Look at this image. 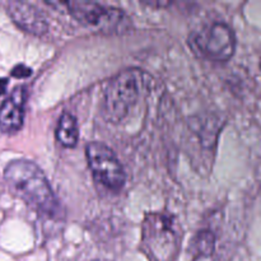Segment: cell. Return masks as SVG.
Returning <instances> with one entry per match:
<instances>
[{
  "mask_svg": "<svg viewBox=\"0 0 261 261\" xmlns=\"http://www.w3.org/2000/svg\"><path fill=\"white\" fill-rule=\"evenodd\" d=\"M214 246H216V236L213 232L208 229H201L191 240L189 252L193 255L194 259L208 257L214 252Z\"/></svg>",
  "mask_w": 261,
  "mask_h": 261,
  "instance_id": "10",
  "label": "cell"
},
{
  "mask_svg": "<svg viewBox=\"0 0 261 261\" xmlns=\"http://www.w3.org/2000/svg\"><path fill=\"white\" fill-rule=\"evenodd\" d=\"M8 84H9V81L7 78H0V96L7 92Z\"/></svg>",
  "mask_w": 261,
  "mask_h": 261,
  "instance_id": "12",
  "label": "cell"
},
{
  "mask_svg": "<svg viewBox=\"0 0 261 261\" xmlns=\"http://www.w3.org/2000/svg\"><path fill=\"white\" fill-rule=\"evenodd\" d=\"M27 101V88L18 86L0 105V132L14 134L19 132L24 121V109Z\"/></svg>",
  "mask_w": 261,
  "mask_h": 261,
  "instance_id": "7",
  "label": "cell"
},
{
  "mask_svg": "<svg viewBox=\"0 0 261 261\" xmlns=\"http://www.w3.org/2000/svg\"><path fill=\"white\" fill-rule=\"evenodd\" d=\"M92 261H110V260H106V259H96V260H92Z\"/></svg>",
  "mask_w": 261,
  "mask_h": 261,
  "instance_id": "13",
  "label": "cell"
},
{
  "mask_svg": "<svg viewBox=\"0 0 261 261\" xmlns=\"http://www.w3.org/2000/svg\"><path fill=\"white\" fill-rule=\"evenodd\" d=\"M10 74L17 79H24L28 78V76L32 74V69L25 66L24 64H18V65H15L14 68L12 69Z\"/></svg>",
  "mask_w": 261,
  "mask_h": 261,
  "instance_id": "11",
  "label": "cell"
},
{
  "mask_svg": "<svg viewBox=\"0 0 261 261\" xmlns=\"http://www.w3.org/2000/svg\"><path fill=\"white\" fill-rule=\"evenodd\" d=\"M61 5L68 8L74 19L94 32L122 35L132 30V19L117 8L94 2H66L61 3Z\"/></svg>",
  "mask_w": 261,
  "mask_h": 261,
  "instance_id": "4",
  "label": "cell"
},
{
  "mask_svg": "<svg viewBox=\"0 0 261 261\" xmlns=\"http://www.w3.org/2000/svg\"><path fill=\"white\" fill-rule=\"evenodd\" d=\"M189 43L204 59L218 63L228 61L236 50L233 31L223 22H214L193 33Z\"/></svg>",
  "mask_w": 261,
  "mask_h": 261,
  "instance_id": "5",
  "label": "cell"
},
{
  "mask_svg": "<svg viewBox=\"0 0 261 261\" xmlns=\"http://www.w3.org/2000/svg\"><path fill=\"white\" fill-rule=\"evenodd\" d=\"M181 228L173 216L149 213L142 226V242L145 251L155 261H172L181 244Z\"/></svg>",
  "mask_w": 261,
  "mask_h": 261,
  "instance_id": "2",
  "label": "cell"
},
{
  "mask_svg": "<svg viewBox=\"0 0 261 261\" xmlns=\"http://www.w3.org/2000/svg\"><path fill=\"white\" fill-rule=\"evenodd\" d=\"M56 139L63 147H75L79 139V127L75 116L70 112H64L60 116L56 127Z\"/></svg>",
  "mask_w": 261,
  "mask_h": 261,
  "instance_id": "9",
  "label": "cell"
},
{
  "mask_svg": "<svg viewBox=\"0 0 261 261\" xmlns=\"http://www.w3.org/2000/svg\"><path fill=\"white\" fill-rule=\"evenodd\" d=\"M86 157L93 177L109 190L119 191L124 188L126 173L116 153L103 143H88Z\"/></svg>",
  "mask_w": 261,
  "mask_h": 261,
  "instance_id": "6",
  "label": "cell"
},
{
  "mask_svg": "<svg viewBox=\"0 0 261 261\" xmlns=\"http://www.w3.org/2000/svg\"><path fill=\"white\" fill-rule=\"evenodd\" d=\"M8 14L13 22L24 32L33 36H42L47 32L48 23L45 15L33 4L24 2H12L8 4Z\"/></svg>",
  "mask_w": 261,
  "mask_h": 261,
  "instance_id": "8",
  "label": "cell"
},
{
  "mask_svg": "<svg viewBox=\"0 0 261 261\" xmlns=\"http://www.w3.org/2000/svg\"><path fill=\"white\" fill-rule=\"evenodd\" d=\"M143 73L139 69L120 71L107 84L103 93V114L111 122H120L142 93Z\"/></svg>",
  "mask_w": 261,
  "mask_h": 261,
  "instance_id": "3",
  "label": "cell"
},
{
  "mask_svg": "<svg viewBox=\"0 0 261 261\" xmlns=\"http://www.w3.org/2000/svg\"><path fill=\"white\" fill-rule=\"evenodd\" d=\"M4 180L14 195L38 214L58 218L60 203L43 171L35 162L14 160L4 168Z\"/></svg>",
  "mask_w": 261,
  "mask_h": 261,
  "instance_id": "1",
  "label": "cell"
},
{
  "mask_svg": "<svg viewBox=\"0 0 261 261\" xmlns=\"http://www.w3.org/2000/svg\"><path fill=\"white\" fill-rule=\"evenodd\" d=\"M260 69H261V59H260Z\"/></svg>",
  "mask_w": 261,
  "mask_h": 261,
  "instance_id": "14",
  "label": "cell"
}]
</instances>
